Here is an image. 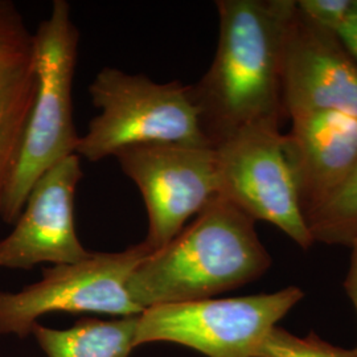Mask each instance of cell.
I'll use <instances>...</instances> for the list:
<instances>
[{
    "instance_id": "obj_14",
    "label": "cell",
    "mask_w": 357,
    "mask_h": 357,
    "mask_svg": "<svg viewBox=\"0 0 357 357\" xmlns=\"http://www.w3.org/2000/svg\"><path fill=\"white\" fill-rule=\"evenodd\" d=\"M314 243L351 246L357 238V163L330 199L306 217Z\"/></svg>"
},
{
    "instance_id": "obj_15",
    "label": "cell",
    "mask_w": 357,
    "mask_h": 357,
    "mask_svg": "<svg viewBox=\"0 0 357 357\" xmlns=\"http://www.w3.org/2000/svg\"><path fill=\"white\" fill-rule=\"evenodd\" d=\"M33 59V33L10 0H0V75L29 64Z\"/></svg>"
},
{
    "instance_id": "obj_19",
    "label": "cell",
    "mask_w": 357,
    "mask_h": 357,
    "mask_svg": "<svg viewBox=\"0 0 357 357\" xmlns=\"http://www.w3.org/2000/svg\"><path fill=\"white\" fill-rule=\"evenodd\" d=\"M349 248L352 249V255H351L349 270H348V274L345 278L344 289L345 293L352 301L357 312V238L351 243ZM355 351L357 352V347L355 348Z\"/></svg>"
},
{
    "instance_id": "obj_5",
    "label": "cell",
    "mask_w": 357,
    "mask_h": 357,
    "mask_svg": "<svg viewBox=\"0 0 357 357\" xmlns=\"http://www.w3.org/2000/svg\"><path fill=\"white\" fill-rule=\"evenodd\" d=\"M303 296L302 289L289 286L277 293L150 307L138 315L135 347L166 342L206 357H255Z\"/></svg>"
},
{
    "instance_id": "obj_8",
    "label": "cell",
    "mask_w": 357,
    "mask_h": 357,
    "mask_svg": "<svg viewBox=\"0 0 357 357\" xmlns=\"http://www.w3.org/2000/svg\"><path fill=\"white\" fill-rule=\"evenodd\" d=\"M215 151L220 196L255 221L273 224L308 250L314 240L301 208L281 131L245 130Z\"/></svg>"
},
{
    "instance_id": "obj_3",
    "label": "cell",
    "mask_w": 357,
    "mask_h": 357,
    "mask_svg": "<svg viewBox=\"0 0 357 357\" xmlns=\"http://www.w3.org/2000/svg\"><path fill=\"white\" fill-rule=\"evenodd\" d=\"M79 32L70 4L54 0L50 16L33 33L38 88L24 138L0 217L15 224L28 193L51 167L76 153L79 135L73 119V79Z\"/></svg>"
},
{
    "instance_id": "obj_1",
    "label": "cell",
    "mask_w": 357,
    "mask_h": 357,
    "mask_svg": "<svg viewBox=\"0 0 357 357\" xmlns=\"http://www.w3.org/2000/svg\"><path fill=\"white\" fill-rule=\"evenodd\" d=\"M294 0H218L220 29L212 65L190 85L200 126L216 149L252 128L280 130L283 48Z\"/></svg>"
},
{
    "instance_id": "obj_17",
    "label": "cell",
    "mask_w": 357,
    "mask_h": 357,
    "mask_svg": "<svg viewBox=\"0 0 357 357\" xmlns=\"http://www.w3.org/2000/svg\"><path fill=\"white\" fill-rule=\"evenodd\" d=\"M355 0H299L296 7L310 20L328 31L336 32L352 11Z\"/></svg>"
},
{
    "instance_id": "obj_11",
    "label": "cell",
    "mask_w": 357,
    "mask_h": 357,
    "mask_svg": "<svg viewBox=\"0 0 357 357\" xmlns=\"http://www.w3.org/2000/svg\"><path fill=\"white\" fill-rule=\"evenodd\" d=\"M302 212L324 204L357 163V116L318 112L291 119L283 134Z\"/></svg>"
},
{
    "instance_id": "obj_16",
    "label": "cell",
    "mask_w": 357,
    "mask_h": 357,
    "mask_svg": "<svg viewBox=\"0 0 357 357\" xmlns=\"http://www.w3.org/2000/svg\"><path fill=\"white\" fill-rule=\"evenodd\" d=\"M255 357H357V352L332 345L320 339L317 333L301 337L275 326L268 332Z\"/></svg>"
},
{
    "instance_id": "obj_18",
    "label": "cell",
    "mask_w": 357,
    "mask_h": 357,
    "mask_svg": "<svg viewBox=\"0 0 357 357\" xmlns=\"http://www.w3.org/2000/svg\"><path fill=\"white\" fill-rule=\"evenodd\" d=\"M336 36L340 38L347 51L351 53L357 63V0L354 1L352 11L349 13L344 24L336 32Z\"/></svg>"
},
{
    "instance_id": "obj_2",
    "label": "cell",
    "mask_w": 357,
    "mask_h": 357,
    "mask_svg": "<svg viewBox=\"0 0 357 357\" xmlns=\"http://www.w3.org/2000/svg\"><path fill=\"white\" fill-rule=\"evenodd\" d=\"M271 262L255 220L217 196L178 236L142 261L128 291L142 311L209 299L261 278Z\"/></svg>"
},
{
    "instance_id": "obj_12",
    "label": "cell",
    "mask_w": 357,
    "mask_h": 357,
    "mask_svg": "<svg viewBox=\"0 0 357 357\" xmlns=\"http://www.w3.org/2000/svg\"><path fill=\"white\" fill-rule=\"evenodd\" d=\"M138 315L113 320L85 318L66 330L36 324L32 330L47 357H128L135 347Z\"/></svg>"
},
{
    "instance_id": "obj_7",
    "label": "cell",
    "mask_w": 357,
    "mask_h": 357,
    "mask_svg": "<svg viewBox=\"0 0 357 357\" xmlns=\"http://www.w3.org/2000/svg\"><path fill=\"white\" fill-rule=\"evenodd\" d=\"M147 208L146 245L158 250L220 196L216 151L176 143L137 144L115 153Z\"/></svg>"
},
{
    "instance_id": "obj_10",
    "label": "cell",
    "mask_w": 357,
    "mask_h": 357,
    "mask_svg": "<svg viewBox=\"0 0 357 357\" xmlns=\"http://www.w3.org/2000/svg\"><path fill=\"white\" fill-rule=\"evenodd\" d=\"M283 101L287 118L318 112L357 116V63L333 32L295 6L283 48Z\"/></svg>"
},
{
    "instance_id": "obj_9",
    "label": "cell",
    "mask_w": 357,
    "mask_h": 357,
    "mask_svg": "<svg viewBox=\"0 0 357 357\" xmlns=\"http://www.w3.org/2000/svg\"><path fill=\"white\" fill-rule=\"evenodd\" d=\"M82 175L79 156L73 153L38 178L13 231L0 240V268L31 270L89 257L75 225V196Z\"/></svg>"
},
{
    "instance_id": "obj_6",
    "label": "cell",
    "mask_w": 357,
    "mask_h": 357,
    "mask_svg": "<svg viewBox=\"0 0 357 357\" xmlns=\"http://www.w3.org/2000/svg\"><path fill=\"white\" fill-rule=\"evenodd\" d=\"M150 253L144 241L122 252H91L82 261L45 268L40 281L20 291H0V335L26 337L40 318L54 312L139 315L128 282Z\"/></svg>"
},
{
    "instance_id": "obj_13",
    "label": "cell",
    "mask_w": 357,
    "mask_h": 357,
    "mask_svg": "<svg viewBox=\"0 0 357 357\" xmlns=\"http://www.w3.org/2000/svg\"><path fill=\"white\" fill-rule=\"evenodd\" d=\"M38 88L33 61L0 75V215Z\"/></svg>"
},
{
    "instance_id": "obj_4",
    "label": "cell",
    "mask_w": 357,
    "mask_h": 357,
    "mask_svg": "<svg viewBox=\"0 0 357 357\" xmlns=\"http://www.w3.org/2000/svg\"><path fill=\"white\" fill-rule=\"evenodd\" d=\"M89 94L100 114L79 137V158L100 162L125 147L149 143L212 149L200 126L190 85L158 84L144 75L103 68L90 84Z\"/></svg>"
}]
</instances>
